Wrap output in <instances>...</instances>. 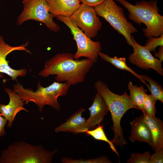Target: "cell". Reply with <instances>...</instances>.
Returning <instances> with one entry per match:
<instances>
[{
	"label": "cell",
	"mask_w": 163,
	"mask_h": 163,
	"mask_svg": "<svg viewBox=\"0 0 163 163\" xmlns=\"http://www.w3.org/2000/svg\"><path fill=\"white\" fill-rule=\"evenodd\" d=\"M94 7L82 3L69 17L70 19L89 37H95L102 23Z\"/></svg>",
	"instance_id": "9c48e42d"
},
{
	"label": "cell",
	"mask_w": 163,
	"mask_h": 163,
	"mask_svg": "<svg viewBox=\"0 0 163 163\" xmlns=\"http://www.w3.org/2000/svg\"><path fill=\"white\" fill-rule=\"evenodd\" d=\"M70 85L66 82H59L54 81L48 86L44 87L38 81L35 91L31 89L24 88L17 82L14 85L13 91L18 94L21 99L27 104L33 102L39 107L41 112L44 106L48 105L57 111L61 109L58 97L68 94Z\"/></svg>",
	"instance_id": "277c9868"
},
{
	"label": "cell",
	"mask_w": 163,
	"mask_h": 163,
	"mask_svg": "<svg viewBox=\"0 0 163 163\" xmlns=\"http://www.w3.org/2000/svg\"><path fill=\"white\" fill-rule=\"evenodd\" d=\"M105 0H80L82 3L94 7L101 4Z\"/></svg>",
	"instance_id": "83f0119b"
},
{
	"label": "cell",
	"mask_w": 163,
	"mask_h": 163,
	"mask_svg": "<svg viewBox=\"0 0 163 163\" xmlns=\"http://www.w3.org/2000/svg\"><path fill=\"white\" fill-rule=\"evenodd\" d=\"M143 79L149 82V86L148 88L151 95L156 100L163 103V88L157 82L154 80L150 77L145 75H142Z\"/></svg>",
	"instance_id": "44dd1931"
},
{
	"label": "cell",
	"mask_w": 163,
	"mask_h": 163,
	"mask_svg": "<svg viewBox=\"0 0 163 163\" xmlns=\"http://www.w3.org/2000/svg\"><path fill=\"white\" fill-rule=\"evenodd\" d=\"M56 18L65 24L70 30L77 46V51L74 54L75 59H79L84 57L94 62H97L98 53L102 51V47L99 41H95L86 35L69 17L58 15Z\"/></svg>",
	"instance_id": "52a82bcc"
},
{
	"label": "cell",
	"mask_w": 163,
	"mask_h": 163,
	"mask_svg": "<svg viewBox=\"0 0 163 163\" xmlns=\"http://www.w3.org/2000/svg\"><path fill=\"white\" fill-rule=\"evenodd\" d=\"M90 116L86 120V127L88 130L92 129L101 125L104 117L108 112L107 105L101 94L97 91L91 105L88 108Z\"/></svg>",
	"instance_id": "4fadbf2b"
},
{
	"label": "cell",
	"mask_w": 163,
	"mask_h": 163,
	"mask_svg": "<svg viewBox=\"0 0 163 163\" xmlns=\"http://www.w3.org/2000/svg\"><path fill=\"white\" fill-rule=\"evenodd\" d=\"M61 161L62 163H111L110 161L107 156H102L94 158L83 159H73L67 157H62Z\"/></svg>",
	"instance_id": "7402d4cb"
},
{
	"label": "cell",
	"mask_w": 163,
	"mask_h": 163,
	"mask_svg": "<svg viewBox=\"0 0 163 163\" xmlns=\"http://www.w3.org/2000/svg\"><path fill=\"white\" fill-rule=\"evenodd\" d=\"M128 89L130 92L129 97L135 104L142 112L143 111V104L145 94L147 90L143 86H138L134 85L131 82L128 84Z\"/></svg>",
	"instance_id": "d6986e66"
},
{
	"label": "cell",
	"mask_w": 163,
	"mask_h": 163,
	"mask_svg": "<svg viewBox=\"0 0 163 163\" xmlns=\"http://www.w3.org/2000/svg\"><path fill=\"white\" fill-rule=\"evenodd\" d=\"M143 119L150 129L152 140V149L154 152L163 148V123L161 119L148 115L144 111Z\"/></svg>",
	"instance_id": "e0dca14e"
},
{
	"label": "cell",
	"mask_w": 163,
	"mask_h": 163,
	"mask_svg": "<svg viewBox=\"0 0 163 163\" xmlns=\"http://www.w3.org/2000/svg\"><path fill=\"white\" fill-rule=\"evenodd\" d=\"M132 39L134 43V52L129 57L130 62L143 69H152L163 76L162 62L154 57L146 47L136 42L133 36Z\"/></svg>",
	"instance_id": "30bf717a"
},
{
	"label": "cell",
	"mask_w": 163,
	"mask_h": 163,
	"mask_svg": "<svg viewBox=\"0 0 163 163\" xmlns=\"http://www.w3.org/2000/svg\"><path fill=\"white\" fill-rule=\"evenodd\" d=\"M128 10L130 20L146 26L142 29L145 36L149 39L163 34V16L159 13L156 0H143L132 5L125 0H115Z\"/></svg>",
	"instance_id": "3957f363"
},
{
	"label": "cell",
	"mask_w": 163,
	"mask_h": 163,
	"mask_svg": "<svg viewBox=\"0 0 163 163\" xmlns=\"http://www.w3.org/2000/svg\"><path fill=\"white\" fill-rule=\"evenodd\" d=\"M23 9L17 19L19 26L24 22L34 20L43 23L50 30L57 32L59 26L53 20L54 17L49 11L46 0H23Z\"/></svg>",
	"instance_id": "ba28073f"
},
{
	"label": "cell",
	"mask_w": 163,
	"mask_h": 163,
	"mask_svg": "<svg viewBox=\"0 0 163 163\" xmlns=\"http://www.w3.org/2000/svg\"><path fill=\"white\" fill-rule=\"evenodd\" d=\"M27 45V42L18 46H11L6 43L3 37L0 35V73L7 75L13 80H16L18 77H23L27 74V71L26 69L17 70L11 68L9 65V61L6 59V57L15 50H24L30 53L26 48Z\"/></svg>",
	"instance_id": "8fae6325"
},
{
	"label": "cell",
	"mask_w": 163,
	"mask_h": 163,
	"mask_svg": "<svg viewBox=\"0 0 163 163\" xmlns=\"http://www.w3.org/2000/svg\"><path fill=\"white\" fill-rule=\"evenodd\" d=\"M98 55L104 61L111 63L117 69L129 72L140 79L147 87L149 86V85L147 84L145 81L143 79L142 75L137 74L127 66L125 57L118 58L117 56L112 57L102 53L101 52L99 53Z\"/></svg>",
	"instance_id": "ac0fdd59"
},
{
	"label": "cell",
	"mask_w": 163,
	"mask_h": 163,
	"mask_svg": "<svg viewBox=\"0 0 163 163\" xmlns=\"http://www.w3.org/2000/svg\"><path fill=\"white\" fill-rule=\"evenodd\" d=\"M57 152V149L47 150L42 145H34L19 141L2 151L0 163H51Z\"/></svg>",
	"instance_id": "5b68a950"
},
{
	"label": "cell",
	"mask_w": 163,
	"mask_h": 163,
	"mask_svg": "<svg viewBox=\"0 0 163 163\" xmlns=\"http://www.w3.org/2000/svg\"><path fill=\"white\" fill-rule=\"evenodd\" d=\"M150 153L146 152L143 153H132L127 161V163H150Z\"/></svg>",
	"instance_id": "cb8c5ba5"
},
{
	"label": "cell",
	"mask_w": 163,
	"mask_h": 163,
	"mask_svg": "<svg viewBox=\"0 0 163 163\" xmlns=\"http://www.w3.org/2000/svg\"><path fill=\"white\" fill-rule=\"evenodd\" d=\"M94 87L104 99L111 114L113 122L112 129L114 134L111 141L114 145L123 147L127 142L123 136L120 124L121 120L129 109H139L127 94L126 91L121 95L115 94L100 80L95 82Z\"/></svg>",
	"instance_id": "7a4b0ae2"
},
{
	"label": "cell",
	"mask_w": 163,
	"mask_h": 163,
	"mask_svg": "<svg viewBox=\"0 0 163 163\" xmlns=\"http://www.w3.org/2000/svg\"><path fill=\"white\" fill-rule=\"evenodd\" d=\"M3 77L2 74H0V78H3Z\"/></svg>",
	"instance_id": "f546056e"
},
{
	"label": "cell",
	"mask_w": 163,
	"mask_h": 163,
	"mask_svg": "<svg viewBox=\"0 0 163 163\" xmlns=\"http://www.w3.org/2000/svg\"><path fill=\"white\" fill-rule=\"evenodd\" d=\"M85 111L81 107L72 114L66 121L55 129L56 133L68 132L75 134L85 133L88 130L86 127V120L82 117Z\"/></svg>",
	"instance_id": "5bb4252c"
},
{
	"label": "cell",
	"mask_w": 163,
	"mask_h": 163,
	"mask_svg": "<svg viewBox=\"0 0 163 163\" xmlns=\"http://www.w3.org/2000/svg\"><path fill=\"white\" fill-rule=\"evenodd\" d=\"M94 63L88 59H76L72 53L64 52L56 54L47 60L38 75L46 77L55 75L56 82L74 85L84 82Z\"/></svg>",
	"instance_id": "6da1fadb"
},
{
	"label": "cell",
	"mask_w": 163,
	"mask_h": 163,
	"mask_svg": "<svg viewBox=\"0 0 163 163\" xmlns=\"http://www.w3.org/2000/svg\"><path fill=\"white\" fill-rule=\"evenodd\" d=\"M163 46V34L159 37H154L148 39L145 45L151 52L155 51L158 46Z\"/></svg>",
	"instance_id": "d4e9b609"
},
{
	"label": "cell",
	"mask_w": 163,
	"mask_h": 163,
	"mask_svg": "<svg viewBox=\"0 0 163 163\" xmlns=\"http://www.w3.org/2000/svg\"><path fill=\"white\" fill-rule=\"evenodd\" d=\"M7 122V120L0 113V137H1L5 135V127Z\"/></svg>",
	"instance_id": "4316f807"
},
{
	"label": "cell",
	"mask_w": 163,
	"mask_h": 163,
	"mask_svg": "<svg viewBox=\"0 0 163 163\" xmlns=\"http://www.w3.org/2000/svg\"><path fill=\"white\" fill-rule=\"evenodd\" d=\"M156 101L151 94H145L143 104L144 110L148 115L152 117H155V104Z\"/></svg>",
	"instance_id": "603a6c76"
},
{
	"label": "cell",
	"mask_w": 163,
	"mask_h": 163,
	"mask_svg": "<svg viewBox=\"0 0 163 163\" xmlns=\"http://www.w3.org/2000/svg\"><path fill=\"white\" fill-rule=\"evenodd\" d=\"M129 124L131 127L130 140L132 142L136 141L144 142L151 147L152 140L151 132L144 120L143 114L134 119Z\"/></svg>",
	"instance_id": "9a60e30c"
},
{
	"label": "cell",
	"mask_w": 163,
	"mask_h": 163,
	"mask_svg": "<svg viewBox=\"0 0 163 163\" xmlns=\"http://www.w3.org/2000/svg\"><path fill=\"white\" fill-rule=\"evenodd\" d=\"M5 91L9 97V103L6 104H0V113L8 122L7 126L10 128L17 114L22 110L28 111L23 107L25 103L18 94L9 88H5Z\"/></svg>",
	"instance_id": "7c38bea8"
},
{
	"label": "cell",
	"mask_w": 163,
	"mask_h": 163,
	"mask_svg": "<svg viewBox=\"0 0 163 163\" xmlns=\"http://www.w3.org/2000/svg\"><path fill=\"white\" fill-rule=\"evenodd\" d=\"M163 163V148L159 149L155 151L153 155H151L150 163Z\"/></svg>",
	"instance_id": "484cf974"
},
{
	"label": "cell",
	"mask_w": 163,
	"mask_h": 163,
	"mask_svg": "<svg viewBox=\"0 0 163 163\" xmlns=\"http://www.w3.org/2000/svg\"><path fill=\"white\" fill-rule=\"evenodd\" d=\"M85 133L96 140L102 141L107 142L109 145L110 149L113 151L119 157V154L114 145L107 137L104 130L103 126L99 125L97 127L93 129L87 130Z\"/></svg>",
	"instance_id": "ffe728a7"
},
{
	"label": "cell",
	"mask_w": 163,
	"mask_h": 163,
	"mask_svg": "<svg viewBox=\"0 0 163 163\" xmlns=\"http://www.w3.org/2000/svg\"><path fill=\"white\" fill-rule=\"evenodd\" d=\"M155 57L158 58L159 59L161 62L163 60V46H160L158 48V51L155 52Z\"/></svg>",
	"instance_id": "f1b7e54d"
},
{
	"label": "cell",
	"mask_w": 163,
	"mask_h": 163,
	"mask_svg": "<svg viewBox=\"0 0 163 163\" xmlns=\"http://www.w3.org/2000/svg\"><path fill=\"white\" fill-rule=\"evenodd\" d=\"M49 12L54 17L61 15L69 17L79 8L80 0H46Z\"/></svg>",
	"instance_id": "2e32d148"
},
{
	"label": "cell",
	"mask_w": 163,
	"mask_h": 163,
	"mask_svg": "<svg viewBox=\"0 0 163 163\" xmlns=\"http://www.w3.org/2000/svg\"><path fill=\"white\" fill-rule=\"evenodd\" d=\"M94 8L98 15L105 19L125 38L127 44L133 48L134 43L132 35L137 32V30L127 21L123 9L118 6L113 0H105Z\"/></svg>",
	"instance_id": "8992f818"
}]
</instances>
